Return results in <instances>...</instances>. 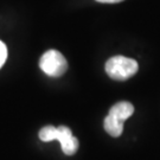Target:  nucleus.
Segmentation results:
<instances>
[{"label": "nucleus", "mask_w": 160, "mask_h": 160, "mask_svg": "<svg viewBox=\"0 0 160 160\" xmlns=\"http://www.w3.org/2000/svg\"><path fill=\"white\" fill-rule=\"evenodd\" d=\"M106 72L115 81H126L138 72V62L125 56H114L106 63Z\"/></svg>", "instance_id": "obj_1"}, {"label": "nucleus", "mask_w": 160, "mask_h": 160, "mask_svg": "<svg viewBox=\"0 0 160 160\" xmlns=\"http://www.w3.org/2000/svg\"><path fill=\"white\" fill-rule=\"evenodd\" d=\"M39 67L48 76L59 77L68 70V62L59 51L49 50L40 58Z\"/></svg>", "instance_id": "obj_2"}, {"label": "nucleus", "mask_w": 160, "mask_h": 160, "mask_svg": "<svg viewBox=\"0 0 160 160\" xmlns=\"http://www.w3.org/2000/svg\"><path fill=\"white\" fill-rule=\"evenodd\" d=\"M57 141H59L63 153L67 155H74L80 146L78 140L72 135L70 128L65 126L57 127Z\"/></svg>", "instance_id": "obj_3"}, {"label": "nucleus", "mask_w": 160, "mask_h": 160, "mask_svg": "<svg viewBox=\"0 0 160 160\" xmlns=\"http://www.w3.org/2000/svg\"><path fill=\"white\" fill-rule=\"evenodd\" d=\"M134 113V107L131 102H126V101H122V102L115 103L114 106L110 108L109 110V114L110 116H113L114 119H116L118 121L121 122H125V121L132 116Z\"/></svg>", "instance_id": "obj_4"}, {"label": "nucleus", "mask_w": 160, "mask_h": 160, "mask_svg": "<svg viewBox=\"0 0 160 160\" xmlns=\"http://www.w3.org/2000/svg\"><path fill=\"white\" fill-rule=\"evenodd\" d=\"M103 127H104V131L107 132L110 137L118 138L122 134L123 122L118 121L110 115H107V118L104 119V122H103Z\"/></svg>", "instance_id": "obj_5"}, {"label": "nucleus", "mask_w": 160, "mask_h": 160, "mask_svg": "<svg viewBox=\"0 0 160 160\" xmlns=\"http://www.w3.org/2000/svg\"><path fill=\"white\" fill-rule=\"evenodd\" d=\"M39 139L44 142H49L52 140H57V127L45 126L39 131Z\"/></svg>", "instance_id": "obj_6"}, {"label": "nucleus", "mask_w": 160, "mask_h": 160, "mask_svg": "<svg viewBox=\"0 0 160 160\" xmlns=\"http://www.w3.org/2000/svg\"><path fill=\"white\" fill-rule=\"evenodd\" d=\"M7 58V48L6 45L0 40V68L4 65V63L6 62Z\"/></svg>", "instance_id": "obj_7"}, {"label": "nucleus", "mask_w": 160, "mask_h": 160, "mask_svg": "<svg viewBox=\"0 0 160 160\" xmlns=\"http://www.w3.org/2000/svg\"><path fill=\"white\" fill-rule=\"evenodd\" d=\"M98 2H102V4H116V2H121L123 0H96Z\"/></svg>", "instance_id": "obj_8"}]
</instances>
